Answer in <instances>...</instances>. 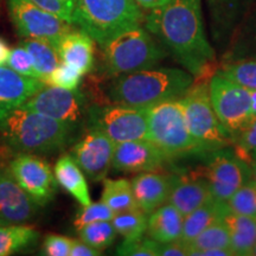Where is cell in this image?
I'll return each mask as SVG.
<instances>
[{
	"label": "cell",
	"mask_w": 256,
	"mask_h": 256,
	"mask_svg": "<svg viewBox=\"0 0 256 256\" xmlns=\"http://www.w3.org/2000/svg\"><path fill=\"white\" fill-rule=\"evenodd\" d=\"M252 179L256 182V156H255L254 162H252Z\"/></svg>",
	"instance_id": "f6af8a7d"
},
{
	"label": "cell",
	"mask_w": 256,
	"mask_h": 256,
	"mask_svg": "<svg viewBox=\"0 0 256 256\" xmlns=\"http://www.w3.org/2000/svg\"><path fill=\"white\" fill-rule=\"evenodd\" d=\"M184 216L171 203H165L147 218V235L159 243L177 241L182 238Z\"/></svg>",
	"instance_id": "44dd1931"
},
{
	"label": "cell",
	"mask_w": 256,
	"mask_h": 256,
	"mask_svg": "<svg viewBox=\"0 0 256 256\" xmlns=\"http://www.w3.org/2000/svg\"><path fill=\"white\" fill-rule=\"evenodd\" d=\"M142 19L136 0H76L72 24L104 48L121 32L139 26Z\"/></svg>",
	"instance_id": "277c9868"
},
{
	"label": "cell",
	"mask_w": 256,
	"mask_h": 256,
	"mask_svg": "<svg viewBox=\"0 0 256 256\" xmlns=\"http://www.w3.org/2000/svg\"><path fill=\"white\" fill-rule=\"evenodd\" d=\"M8 16L17 34L23 38L49 42L57 49L60 40L72 30V24L31 2L8 0Z\"/></svg>",
	"instance_id": "30bf717a"
},
{
	"label": "cell",
	"mask_w": 256,
	"mask_h": 256,
	"mask_svg": "<svg viewBox=\"0 0 256 256\" xmlns=\"http://www.w3.org/2000/svg\"><path fill=\"white\" fill-rule=\"evenodd\" d=\"M212 198L206 178L174 176L168 203H171L184 217Z\"/></svg>",
	"instance_id": "d6986e66"
},
{
	"label": "cell",
	"mask_w": 256,
	"mask_h": 256,
	"mask_svg": "<svg viewBox=\"0 0 256 256\" xmlns=\"http://www.w3.org/2000/svg\"><path fill=\"white\" fill-rule=\"evenodd\" d=\"M101 252L92 248L88 243L83 242L81 238L72 240V248H70V256H98Z\"/></svg>",
	"instance_id": "60d3db41"
},
{
	"label": "cell",
	"mask_w": 256,
	"mask_h": 256,
	"mask_svg": "<svg viewBox=\"0 0 256 256\" xmlns=\"http://www.w3.org/2000/svg\"><path fill=\"white\" fill-rule=\"evenodd\" d=\"M72 238L50 234L44 238L42 254L48 256H69Z\"/></svg>",
	"instance_id": "74e56055"
},
{
	"label": "cell",
	"mask_w": 256,
	"mask_h": 256,
	"mask_svg": "<svg viewBox=\"0 0 256 256\" xmlns=\"http://www.w3.org/2000/svg\"><path fill=\"white\" fill-rule=\"evenodd\" d=\"M172 183L174 176L156 171L140 172L136 176L130 184L139 209L150 215L162 204L168 203Z\"/></svg>",
	"instance_id": "ac0fdd59"
},
{
	"label": "cell",
	"mask_w": 256,
	"mask_h": 256,
	"mask_svg": "<svg viewBox=\"0 0 256 256\" xmlns=\"http://www.w3.org/2000/svg\"><path fill=\"white\" fill-rule=\"evenodd\" d=\"M220 72L249 90H256V58L228 63Z\"/></svg>",
	"instance_id": "1f68e13d"
},
{
	"label": "cell",
	"mask_w": 256,
	"mask_h": 256,
	"mask_svg": "<svg viewBox=\"0 0 256 256\" xmlns=\"http://www.w3.org/2000/svg\"><path fill=\"white\" fill-rule=\"evenodd\" d=\"M115 214L107 204L104 202H94V203L83 206L76 214L75 220H74V226L76 229L82 228L87 224L100 222V220H112L114 218Z\"/></svg>",
	"instance_id": "d6a6232c"
},
{
	"label": "cell",
	"mask_w": 256,
	"mask_h": 256,
	"mask_svg": "<svg viewBox=\"0 0 256 256\" xmlns=\"http://www.w3.org/2000/svg\"><path fill=\"white\" fill-rule=\"evenodd\" d=\"M57 52L62 62L74 66L81 75L88 74L94 66V40L82 30L64 34Z\"/></svg>",
	"instance_id": "ffe728a7"
},
{
	"label": "cell",
	"mask_w": 256,
	"mask_h": 256,
	"mask_svg": "<svg viewBox=\"0 0 256 256\" xmlns=\"http://www.w3.org/2000/svg\"><path fill=\"white\" fill-rule=\"evenodd\" d=\"M112 223H113L116 232L124 236V238H142L147 232L146 214L139 208L115 214Z\"/></svg>",
	"instance_id": "f546056e"
},
{
	"label": "cell",
	"mask_w": 256,
	"mask_h": 256,
	"mask_svg": "<svg viewBox=\"0 0 256 256\" xmlns=\"http://www.w3.org/2000/svg\"><path fill=\"white\" fill-rule=\"evenodd\" d=\"M252 255H256V246H255V248H254V252H252Z\"/></svg>",
	"instance_id": "bcb514c9"
},
{
	"label": "cell",
	"mask_w": 256,
	"mask_h": 256,
	"mask_svg": "<svg viewBox=\"0 0 256 256\" xmlns=\"http://www.w3.org/2000/svg\"><path fill=\"white\" fill-rule=\"evenodd\" d=\"M250 98H252V119L256 118V90H250Z\"/></svg>",
	"instance_id": "ee69618b"
},
{
	"label": "cell",
	"mask_w": 256,
	"mask_h": 256,
	"mask_svg": "<svg viewBox=\"0 0 256 256\" xmlns=\"http://www.w3.org/2000/svg\"><path fill=\"white\" fill-rule=\"evenodd\" d=\"M236 142H238V156L242 159L244 158V156H248L256 151V118H254L248 126L243 130Z\"/></svg>",
	"instance_id": "f35d334b"
},
{
	"label": "cell",
	"mask_w": 256,
	"mask_h": 256,
	"mask_svg": "<svg viewBox=\"0 0 256 256\" xmlns=\"http://www.w3.org/2000/svg\"><path fill=\"white\" fill-rule=\"evenodd\" d=\"M44 87L46 83L40 80L23 76L10 66H0V119L10 110L23 106Z\"/></svg>",
	"instance_id": "e0dca14e"
},
{
	"label": "cell",
	"mask_w": 256,
	"mask_h": 256,
	"mask_svg": "<svg viewBox=\"0 0 256 256\" xmlns=\"http://www.w3.org/2000/svg\"><path fill=\"white\" fill-rule=\"evenodd\" d=\"M190 249L188 244L183 240L159 243V256H188Z\"/></svg>",
	"instance_id": "ab89813d"
},
{
	"label": "cell",
	"mask_w": 256,
	"mask_h": 256,
	"mask_svg": "<svg viewBox=\"0 0 256 256\" xmlns=\"http://www.w3.org/2000/svg\"><path fill=\"white\" fill-rule=\"evenodd\" d=\"M179 100L183 104L188 130L203 146L204 151L223 148L234 142L215 113L210 100L209 84H192Z\"/></svg>",
	"instance_id": "52a82bcc"
},
{
	"label": "cell",
	"mask_w": 256,
	"mask_h": 256,
	"mask_svg": "<svg viewBox=\"0 0 256 256\" xmlns=\"http://www.w3.org/2000/svg\"><path fill=\"white\" fill-rule=\"evenodd\" d=\"M254 154H255V156H256V151H255V152H254Z\"/></svg>",
	"instance_id": "7dc6e473"
},
{
	"label": "cell",
	"mask_w": 256,
	"mask_h": 256,
	"mask_svg": "<svg viewBox=\"0 0 256 256\" xmlns=\"http://www.w3.org/2000/svg\"><path fill=\"white\" fill-rule=\"evenodd\" d=\"M136 2L142 8L151 11V10H154L156 8H160V6L165 5L166 2H170V0H136Z\"/></svg>",
	"instance_id": "b9f144b4"
},
{
	"label": "cell",
	"mask_w": 256,
	"mask_h": 256,
	"mask_svg": "<svg viewBox=\"0 0 256 256\" xmlns=\"http://www.w3.org/2000/svg\"><path fill=\"white\" fill-rule=\"evenodd\" d=\"M6 64L10 68L14 69L16 72L20 74V75L40 80V75H38L36 66H34V58H32L31 54L28 52L26 48L23 46L11 50Z\"/></svg>",
	"instance_id": "d590c367"
},
{
	"label": "cell",
	"mask_w": 256,
	"mask_h": 256,
	"mask_svg": "<svg viewBox=\"0 0 256 256\" xmlns=\"http://www.w3.org/2000/svg\"><path fill=\"white\" fill-rule=\"evenodd\" d=\"M115 145L100 130H90L72 147L70 154L89 180L100 182L107 177L113 165Z\"/></svg>",
	"instance_id": "5bb4252c"
},
{
	"label": "cell",
	"mask_w": 256,
	"mask_h": 256,
	"mask_svg": "<svg viewBox=\"0 0 256 256\" xmlns=\"http://www.w3.org/2000/svg\"><path fill=\"white\" fill-rule=\"evenodd\" d=\"M84 104V95L78 89L46 86L31 96L23 106L63 122L75 124L81 119Z\"/></svg>",
	"instance_id": "4fadbf2b"
},
{
	"label": "cell",
	"mask_w": 256,
	"mask_h": 256,
	"mask_svg": "<svg viewBox=\"0 0 256 256\" xmlns=\"http://www.w3.org/2000/svg\"><path fill=\"white\" fill-rule=\"evenodd\" d=\"M188 244L190 255H198L200 252L212 248H232L230 235L222 220H216L204 229Z\"/></svg>",
	"instance_id": "83f0119b"
},
{
	"label": "cell",
	"mask_w": 256,
	"mask_h": 256,
	"mask_svg": "<svg viewBox=\"0 0 256 256\" xmlns=\"http://www.w3.org/2000/svg\"><path fill=\"white\" fill-rule=\"evenodd\" d=\"M17 183L37 206H46L55 197L57 183L49 162L31 153H20L8 166Z\"/></svg>",
	"instance_id": "7c38bea8"
},
{
	"label": "cell",
	"mask_w": 256,
	"mask_h": 256,
	"mask_svg": "<svg viewBox=\"0 0 256 256\" xmlns=\"http://www.w3.org/2000/svg\"><path fill=\"white\" fill-rule=\"evenodd\" d=\"M37 206L10 170L0 168V226L24 224L36 216Z\"/></svg>",
	"instance_id": "2e32d148"
},
{
	"label": "cell",
	"mask_w": 256,
	"mask_h": 256,
	"mask_svg": "<svg viewBox=\"0 0 256 256\" xmlns=\"http://www.w3.org/2000/svg\"><path fill=\"white\" fill-rule=\"evenodd\" d=\"M101 200L107 204L114 214L136 209L138 204L134 198L132 184L128 179H104V191Z\"/></svg>",
	"instance_id": "484cf974"
},
{
	"label": "cell",
	"mask_w": 256,
	"mask_h": 256,
	"mask_svg": "<svg viewBox=\"0 0 256 256\" xmlns=\"http://www.w3.org/2000/svg\"><path fill=\"white\" fill-rule=\"evenodd\" d=\"M74 124L63 122L24 106L10 110L0 119V136L18 153L46 154L70 142Z\"/></svg>",
	"instance_id": "7a4b0ae2"
},
{
	"label": "cell",
	"mask_w": 256,
	"mask_h": 256,
	"mask_svg": "<svg viewBox=\"0 0 256 256\" xmlns=\"http://www.w3.org/2000/svg\"><path fill=\"white\" fill-rule=\"evenodd\" d=\"M226 206L232 212L256 220V182L250 179L242 185L226 200Z\"/></svg>",
	"instance_id": "4dcf8cb0"
},
{
	"label": "cell",
	"mask_w": 256,
	"mask_h": 256,
	"mask_svg": "<svg viewBox=\"0 0 256 256\" xmlns=\"http://www.w3.org/2000/svg\"><path fill=\"white\" fill-rule=\"evenodd\" d=\"M22 46L26 48L28 52L31 54L34 66H36L38 75H40V80L44 83V80L62 62L58 52H57V49L49 42L31 40V38H25Z\"/></svg>",
	"instance_id": "4316f807"
},
{
	"label": "cell",
	"mask_w": 256,
	"mask_h": 256,
	"mask_svg": "<svg viewBox=\"0 0 256 256\" xmlns=\"http://www.w3.org/2000/svg\"><path fill=\"white\" fill-rule=\"evenodd\" d=\"M31 2L40 8L63 19L66 23L74 25V10H75L76 0H31Z\"/></svg>",
	"instance_id": "8d00e7d4"
},
{
	"label": "cell",
	"mask_w": 256,
	"mask_h": 256,
	"mask_svg": "<svg viewBox=\"0 0 256 256\" xmlns=\"http://www.w3.org/2000/svg\"><path fill=\"white\" fill-rule=\"evenodd\" d=\"M104 51L106 70L112 76L151 69L166 55L140 25L115 36L104 46Z\"/></svg>",
	"instance_id": "5b68a950"
},
{
	"label": "cell",
	"mask_w": 256,
	"mask_h": 256,
	"mask_svg": "<svg viewBox=\"0 0 256 256\" xmlns=\"http://www.w3.org/2000/svg\"><path fill=\"white\" fill-rule=\"evenodd\" d=\"M222 222L226 224L235 255H252L256 246V220L226 211Z\"/></svg>",
	"instance_id": "603a6c76"
},
{
	"label": "cell",
	"mask_w": 256,
	"mask_h": 256,
	"mask_svg": "<svg viewBox=\"0 0 256 256\" xmlns=\"http://www.w3.org/2000/svg\"><path fill=\"white\" fill-rule=\"evenodd\" d=\"M82 75L74 66L60 62L52 72L44 80L46 86H54L64 89H78L81 83Z\"/></svg>",
	"instance_id": "e575fe53"
},
{
	"label": "cell",
	"mask_w": 256,
	"mask_h": 256,
	"mask_svg": "<svg viewBox=\"0 0 256 256\" xmlns=\"http://www.w3.org/2000/svg\"><path fill=\"white\" fill-rule=\"evenodd\" d=\"M194 84V76L178 68L146 69L120 76L110 90L114 104L147 108L179 98Z\"/></svg>",
	"instance_id": "3957f363"
},
{
	"label": "cell",
	"mask_w": 256,
	"mask_h": 256,
	"mask_svg": "<svg viewBox=\"0 0 256 256\" xmlns=\"http://www.w3.org/2000/svg\"><path fill=\"white\" fill-rule=\"evenodd\" d=\"M226 211H228L226 202H220L214 197L210 198L203 206L197 208L196 210L184 217L182 240L190 243L204 229L215 223L216 220H222Z\"/></svg>",
	"instance_id": "cb8c5ba5"
},
{
	"label": "cell",
	"mask_w": 256,
	"mask_h": 256,
	"mask_svg": "<svg viewBox=\"0 0 256 256\" xmlns=\"http://www.w3.org/2000/svg\"><path fill=\"white\" fill-rule=\"evenodd\" d=\"M56 180L81 206L92 203L87 179L70 153L60 156L54 168Z\"/></svg>",
	"instance_id": "7402d4cb"
},
{
	"label": "cell",
	"mask_w": 256,
	"mask_h": 256,
	"mask_svg": "<svg viewBox=\"0 0 256 256\" xmlns=\"http://www.w3.org/2000/svg\"><path fill=\"white\" fill-rule=\"evenodd\" d=\"M90 130H100L115 144L148 139L147 108L114 104L94 106L88 110Z\"/></svg>",
	"instance_id": "9c48e42d"
},
{
	"label": "cell",
	"mask_w": 256,
	"mask_h": 256,
	"mask_svg": "<svg viewBox=\"0 0 256 256\" xmlns=\"http://www.w3.org/2000/svg\"><path fill=\"white\" fill-rule=\"evenodd\" d=\"M145 25L194 78H200L215 60L204 30L200 0H170L150 11Z\"/></svg>",
	"instance_id": "6da1fadb"
},
{
	"label": "cell",
	"mask_w": 256,
	"mask_h": 256,
	"mask_svg": "<svg viewBox=\"0 0 256 256\" xmlns=\"http://www.w3.org/2000/svg\"><path fill=\"white\" fill-rule=\"evenodd\" d=\"M168 159L170 156L151 140H130L115 145L112 168L136 174L158 171Z\"/></svg>",
	"instance_id": "9a60e30c"
},
{
	"label": "cell",
	"mask_w": 256,
	"mask_h": 256,
	"mask_svg": "<svg viewBox=\"0 0 256 256\" xmlns=\"http://www.w3.org/2000/svg\"><path fill=\"white\" fill-rule=\"evenodd\" d=\"M148 140L170 158L204 151L188 130L180 100H168L147 107Z\"/></svg>",
	"instance_id": "8992f818"
},
{
	"label": "cell",
	"mask_w": 256,
	"mask_h": 256,
	"mask_svg": "<svg viewBox=\"0 0 256 256\" xmlns=\"http://www.w3.org/2000/svg\"><path fill=\"white\" fill-rule=\"evenodd\" d=\"M10 52H11V49H10L8 43L0 37V66H4L8 63Z\"/></svg>",
	"instance_id": "7bdbcfd3"
},
{
	"label": "cell",
	"mask_w": 256,
	"mask_h": 256,
	"mask_svg": "<svg viewBox=\"0 0 256 256\" xmlns=\"http://www.w3.org/2000/svg\"><path fill=\"white\" fill-rule=\"evenodd\" d=\"M118 255L124 256H159V242L148 238H124L116 248Z\"/></svg>",
	"instance_id": "836d02e7"
},
{
	"label": "cell",
	"mask_w": 256,
	"mask_h": 256,
	"mask_svg": "<svg viewBox=\"0 0 256 256\" xmlns=\"http://www.w3.org/2000/svg\"><path fill=\"white\" fill-rule=\"evenodd\" d=\"M204 177L215 200L226 202L242 185L252 179V168L244 159L229 150L209 152Z\"/></svg>",
	"instance_id": "8fae6325"
},
{
	"label": "cell",
	"mask_w": 256,
	"mask_h": 256,
	"mask_svg": "<svg viewBox=\"0 0 256 256\" xmlns=\"http://www.w3.org/2000/svg\"><path fill=\"white\" fill-rule=\"evenodd\" d=\"M40 232L23 224L0 226V256H8L36 244Z\"/></svg>",
	"instance_id": "d4e9b609"
},
{
	"label": "cell",
	"mask_w": 256,
	"mask_h": 256,
	"mask_svg": "<svg viewBox=\"0 0 256 256\" xmlns=\"http://www.w3.org/2000/svg\"><path fill=\"white\" fill-rule=\"evenodd\" d=\"M209 92L220 122L236 142L252 120L250 90L217 72L210 78Z\"/></svg>",
	"instance_id": "ba28073f"
},
{
	"label": "cell",
	"mask_w": 256,
	"mask_h": 256,
	"mask_svg": "<svg viewBox=\"0 0 256 256\" xmlns=\"http://www.w3.org/2000/svg\"><path fill=\"white\" fill-rule=\"evenodd\" d=\"M78 230V236L83 242L88 243L92 248L98 250H104L113 244L116 238L115 230L112 220H100L87 226H83Z\"/></svg>",
	"instance_id": "f1b7e54d"
}]
</instances>
